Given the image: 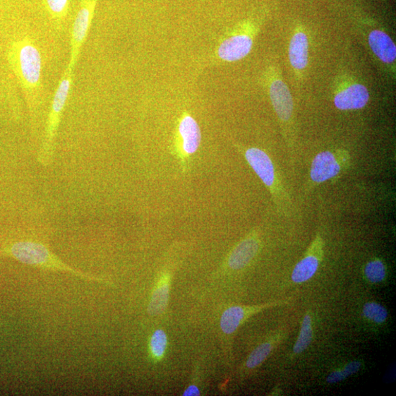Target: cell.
Returning a JSON list of instances; mask_svg holds the SVG:
<instances>
[{
    "mask_svg": "<svg viewBox=\"0 0 396 396\" xmlns=\"http://www.w3.org/2000/svg\"><path fill=\"white\" fill-rule=\"evenodd\" d=\"M167 336L163 330L154 332L150 338L149 351L154 360L159 361L164 357L167 347Z\"/></svg>",
    "mask_w": 396,
    "mask_h": 396,
    "instance_id": "20",
    "label": "cell"
},
{
    "mask_svg": "<svg viewBox=\"0 0 396 396\" xmlns=\"http://www.w3.org/2000/svg\"><path fill=\"white\" fill-rule=\"evenodd\" d=\"M260 245L258 232H252L240 241L232 251L227 260L228 268L234 271L247 268L258 254Z\"/></svg>",
    "mask_w": 396,
    "mask_h": 396,
    "instance_id": "11",
    "label": "cell"
},
{
    "mask_svg": "<svg viewBox=\"0 0 396 396\" xmlns=\"http://www.w3.org/2000/svg\"><path fill=\"white\" fill-rule=\"evenodd\" d=\"M45 2L48 11L56 20H62L68 13L70 0H45Z\"/></svg>",
    "mask_w": 396,
    "mask_h": 396,
    "instance_id": "23",
    "label": "cell"
},
{
    "mask_svg": "<svg viewBox=\"0 0 396 396\" xmlns=\"http://www.w3.org/2000/svg\"><path fill=\"white\" fill-rule=\"evenodd\" d=\"M362 368L363 364L361 361H350L342 368H338L331 372L328 376L327 383L335 384L342 382L347 379L348 377L360 371Z\"/></svg>",
    "mask_w": 396,
    "mask_h": 396,
    "instance_id": "22",
    "label": "cell"
},
{
    "mask_svg": "<svg viewBox=\"0 0 396 396\" xmlns=\"http://www.w3.org/2000/svg\"><path fill=\"white\" fill-rule=\"evenodd\" d=\"M313 338V315L307 312L301 322L300 331L294 346L292 354L297 356L304 353L311 345Z\"/></svg>",
    "mask_w": 396,
    "mask_h": 396,
    "instance_id": "18",
    "label": "cell"
},
{
    "mask_svg": "<svg viewBox=\"0 0 396 396\" xmlns=\"http://www.w3.org/2000/svg\"><path fill=\"white\" fill-rule=\"evenodd\" d=\"M285 337V332L280 330L272 335L268 341L255 349L245 363V367L253 370L265 361L271 353L278 347Z\"/></svg>",
    "mask_w": 396,
    "mask_h": 396,
    "instance_id": "17",
    "label": "cell"
},
{
    "mask_svg": "<svg viewBox=\"0 0 396 396\" xmlns=\"http://www.w3.org/2000/svg\"><path fill=\"white\" fill-rule=\"evenodd\" d=\"M72 79L73 70L68 68L54 92L47 119L44 138L37 156V162L44 167L50 166L54 160L56 138L69 97Z\"/></svg>",
    "mask_w": 396,
    "mask_h": 396,
    "instance_id": "4",
    "label": "cell"
},
{
    "mask_svg": "<svg viewBox=\"0 0 396 396\" xmlns=\"http://www.w3.org/2000/svg\"><path fill=\"white\" fill-rule=\"evenodd\" d=\"M49 230L32 227L22 234L20 238L11 239L0 244V256L16 259L27 265L70 273L82 279L106 282L102 278L94 277L72 268L50 249Z\"/></svg>",
    "mask_w": 396,
    "mask_h": 396,
    "instance_id": "1",
    "label": "cell"
},
{
    "mask_svg": "<svg viewBox=\"0 0 396 396\" xmlns=\"http://www.w3.org/2000/svg\"><path fill=\"white\" fill-rule=\"evenodd\" d=\"M370 94L361 83H352L337 91L334 96V105L342 111L361 109L368 103Z\"/></svg>",
    "mask_w": 396,
    "mask_h": 396,
    "instance_id": "12",
    "label": "cell"
},
{
    "mask_svg": "<svg viewBox=\"0 0 396 396\" xmlns=\"http://www.w3.org/2000/svg\"><path fill=\"white\" fill-rule=\"evenodd\" d=\"M368 43L377 59L392 66L396 60V46L391 37L380 30H373L368 35Z\"/></svg>",
    "mask_w": 396,
    "mask_h": 396,
    "instance_id": "14",
    "label": "cell"
},
{
    "mask_svg": "<svg viewBox=\"0 0 396 396\" xmlns=\"http://www.w3.org/2000/svg\"><path fill=\"white\" fill-rule=\"evenodd\" d=\"M172 276L164 273L157 282L148 307L149 315L156 316L162 314L166 309L171 290Z\"/></svg>",
    "mask_w": 396,
    "mask_h": 396,
    "instance_id": "16",
    "label": "cell"
},
{
    "mask_svg": "<svg viewBox=\"0 0 396 396\" xmlns=\"http://www.w3.org/2000/svg\"><path fill=\"white\" fill-rule=\"evenodd\" d=\"M364 275L372 284H380L387 277V267L385 261L380 258L368 260L364 268Z\"/></svg>",
    "mask_w": 396,
    "mask_h": 396,
    "instance_id": "19",
    "label": "cell"
},
{
    "mask_svg": "<svg viewBox=\"0 0 396 396\" xmlns=\"http://www.w3.org/2000/svg\"><path fill=\"white\" fill-rule=\"evenodd\" d=\"M253 44V40L251 35L236 33L222 42L218 49V55L224 61L236 62L249 54Z\"/></svg>",
    "mask_w": 396,
    "mask_h": 396,
    "instance_id": "13",
    "label": "cell"
},
{
    "mask_svg": "<svg viewBox=\"0 0 396 396\" xmlns=\"http://www.w3.org/2000/svg\"><path fill=\"white\" fill-rule=\"evenodd\" d=\"M176 152L185 162L197 152L200 145L201 133L197 121L185 113L178 126Z\"/></svg>",
    "mask_w": 396,
    "mask_h": 396,
    "instance_id": "8",
    "label": "cell"
},
{
    "mask_svg": "<svg viewBox=\"0 0 396 396\" xmlns=\"http://www.w3.org/2000/svg\"><path fill=\"white\" fill-rule=\"evenodd\" d=\"M325 255V240L318 232L310 244L305 256L295 266L292 280L294 284H304L311 280L317 272Z\"/></svg>",
    "mask_w": 396,
    "mask_h": 396,
    "instance_id": "7",
    "label": "cell"
},
{
    "mask_svg": "<svg viewBox=\"0 0 396 396\" xmlns=\"http://www.w3.org/2000/svg\"><path fill=\"white\" fill-rule=\"evenodd\" d=\"M241 152L254 172L268 188L279 213L284 216L291 215L293 204L290 196L270 157L258 148H244Z\"/></svg>",
    "mask_w": 396,
    "mask_h": 396,
    "instance_id": "2",
    "label": "cell"
},
{
    "mask_svg": "<svg viewBox=\"0 0 396 396\" xmlns=\"http://www.w3.org/2000/svg\"><path fill=\"white\" fill-rule=\"evenodd\" d=\"M309 42L307 34L299 31L292 37L289 48V59L296 71H303L308 64Z\"/></svg>",
    "mask_w": 396,
    "mask_h": 396,
    "instance_id": "15",
    "label": "cell"
},
{
    "mask_svg": "<svg viewBox=\"0 0 396 396\" xmlns=\"http://www.w3.org/2000/svg\"><path fill=\"white\" fill-rule=\"evenodd\" d=\"M8 58L16 76L29 95L39 90L42 80V55L32 40L24 37L14 42L9 48Z\"/></svg>",
    "mask_w": 396,
    "mask_h": 396,
    "instance_id": "3",
    "label": "cell"
},
{
    "mask_svg": "<svg viewBox=\"0 0 396 396\" xmlns=\"http://www.w3.org/2000/svg\"><path fill=\"white\" fill-rule=\"evenodd\" d=\"M352 157L345 149L327 150L313 158L309 172L310 187L340 176L350 167Z\"/></svg>",
    "mask_w": 396,
    "mask_h": 396,
    "instance_id": "5",
    "label": "cell"
},
{
    "mask_svg": "<svg viewBox=\"0 0 396 396\" xmlns=\"http://www.w3.org/2000/svg\"><path fill=\"white\" fill-rule=\"evenodd\" d=\"M200 390L196 385L188 386L184 392V396H196L200 395Z\"/></svg>",
    "mask_w": 396,
    "mask_h": 396,
    "instance_id": "24",
    "label": "cell"
},
{
    "mask_svg": "<svg viewBox=\"0 0 396 396\" xmlns=\"http://www.w3.org/2000/svg\"><path fill=\"white\" fill-rule=\"evenodd\" d=\"M288 300H280L257 306H233L226 309L222 315L220 327L225 335L234 334L239 326L252 316L265 309L287 305Z\"/></svg>",
    "mask_w": 396,
    "mask_h": 396,
    "instance_id": "9",
    "label": "cell"
},
{
    "mask_svg": "<svg viewBox=\"0 0 396 396\" xmlns=\"http://www.w3.org/2000/svg\"><path fill=\"white\" fill-rule=\"evenodd\" d=\"M270 100L282 126L289 128L293 119L294 100L289 87L280 78H275L270 84Z\"/></svg>",
    "mask_w": 396,
    "mask_h": 396,
    "instance_id": "10",
    "label": "cell"
},
{
    "mask_svg": "<svg viewBox=\"0 0 396 396\" xmlns=\"http://www.w3.org/2000/svg\"><path fill=\"white\" fill-rule=\"evenodd\" d=\"M98 0H82L73 25L71 37V56L68 68L73 70L90 28Z\"/></svg>",
    "mask_w": 396,
    "mask_h": 396,
    "instance_id": "6",
    "label": "cell"
},
{
    "mask_svg": "<svg viewBox=\"0 0 396 396\" xmlns=\"http://www.w3.org/2000/svg\"><path fill=\"white\" fill-rule=\"evenodd\" d=\"M363 315L369 322L376 325L385 323L388 318L387 309L376 301H368L364 305Z\"/></svg>",
    "mask_w": 396,
    "mask_h": 396,
    "instance_id": "21",
    "label": "cell"
}]
</instances>
